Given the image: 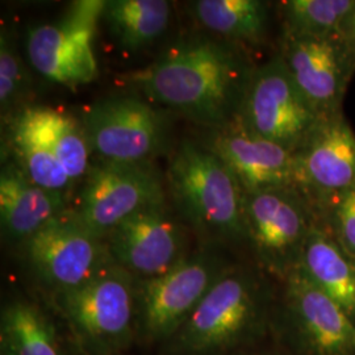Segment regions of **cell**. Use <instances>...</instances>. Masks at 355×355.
<instances>
[{
	"label": "cell",
	"mask_w": 355,
	"mask_h": 355,
	"mask_svg": "<svg viewBox=\"0 0 355 355\" xmlns=\"http://www.w3.org/2000/svg\"><path fill=\"white\" fill-rule=\"evenodd\" d=\"M254 67L241 48L209 38L178 44L124 80L204 127L233 123Z\"/></svg>",
	"instance_id": "1"
},
{
	"label": "cell",
	"mask_w": 355,
	"mask_h": 355,
	"mask_svg": "<svg viewBox=\"0 0 355 355\" xmlns=\"http://www.w3.org/2000/svg\"><path fill=\"white\" fill-rule=\"evenodd\" d=\"M167 184L182 215L204 239L248 242L245 192L209 149L184 141L168 166Z\"/></svg>",
	"instance_id": "2"
},
{
	"label": "cell",
	"mask_w": 355,
	"mask_h": 355,
	"mask_svg": "<svg viewBox=\"0 0 355 355\" xmlns=\"http://www.w3.org/2000/svg\"><path fill=\"white\" fill-rule=\"evenodd\" d=\"M266 306L267 290L255 272L227 268L170 340L173 354L227 353L259 333Z\"/></svg>",
	"instance_id": "3"
},
{
	"label": "cell",
	"mask_w": 355,
	"mask_h": 355,
	"mask_svg": "<svg viewBox=\"0 0 355 355\" xmlns=\"http://www.w3.org/2000/svg\"><path fill=\"white\" fill-rule=\"evenodd\" d=\"M110 263L89 282L57 296L69 328L89 355H111L137 333V283Z\"/></svg>",
	"instance_id": "4"
},
{
	"label": "cell",
	"mask_w": 355,
	"mask_h": 355,
	"mask_svg": "<svg viewBox=\"0 0 355 355\" xmlns=\"http://www.w3.org/2000/svg\"><path fill=\"white\" fill-rule=\"evenodd\" d=\"M318 220L316 205L297 187L245 193L248 242L259 265L283 282L299 267Z\"/></svg>",
	"instance_id": "5"
},
{
	"label": "cell",
	"mask_w": 355,
	"mask_h": 355,
	"mask_svg": "<svg viewBox=\"0 0 355 355\" xmlns=\"http://www.w3.org/2000/svg\"><path fill=\"white\" fill-rule=\"evenodd\" d=\"M236 120L255 136L297 153L324 119L296 86L278 53L254 67Z\"/></svg>",
	"instance_id": "6"
},
{
	"label": "cell",
	"mask_w": 355,
	"mask_h": 355,
	"mask_svg": "<svg viewBox=\"0 0 355 355\" xmlns=\"http://www.w3.org/2000/svg\"><path fill=\"white\" fill-rule=\"evenodd\" d=\"M225 270L216 257L200 253L142 279L137 284V333L150 343L170 341Z\"/></svg>",
	"instance_id": "7"
},
{
	"label": "cell",
	"mask_w": 355,
	"mask_h": 355,
	"mask_svg": "<svg viewBox=\"0 0 355 355\" xmlns=\"http://www.w3.org/2000/svg\"><path fill=\"white\" fill-rule=\"evenodd\" d=\"M20 246L32 272L57 296L80 287L114 262L105 241L83 227L73 211L51 220Z\"/></svg>",
	"instance_id": "8"
},
{
	"label": "cell",
	"mask_w": 355,
	"mask_h": 355,
	"mask_svg": "<svg viewBox=\"0 0 355 355\" xmlns=\"http://www.w3.org/2000/svg\"><path fill=\"white\" fill-rule=\"evenodd\" d=\"M161 202H165L162 180L149 164L103 162L86 175L73 214L104 240L129 216Z\"/></svg>",
	"instance_id": "9"
},
{
	"label": "cell",
	"mask_w": 355,
	"mask_h": 355,
	"mask_svg": "<svg viewBox=\"0 0 355 355\" xmlns=\"http://www.w3.org/2000/svg\"><path fill=\"white\" fill-rule=\"evenodd\" d=\"M104 6L105 1H79L60 23L29 29L28 57L41 76L67 87L87 85L96 78L92 36Z\"/></svg>",
	"instance_id": "10"
},
{
	"label": "cell",
	"mask_w": 355,
	"mask_h": 355,
	"mask_svg": "<svg viewBox=\"0 0 355 355\" xmlns=\"http://www.w3.org/2000/svg\"><path fill=\"white\" fill-rule=\"evenodd\" d=\"M91 150L103 162L148 164L165 141V119L149 103L116 96L95 103L83 114Z\"/></svg>",
	"instance_id": "11"
},
{
	"label": "cell",
	"mask_w": 355,
	"mask_h": 355,
	"mask_svg": "<svg viewBox=\"0 0 355 355\" xmlns=\"http://www.w3.org/2000/svg\"><path fill=\"white\" fill-rule=\"evenodd\" d=\"M111 259L133 277L149 279L186 258V228L165 207L153 204L129 216L104 239Z\"/></svg>",
	"instance_id": "12"
},
{
	"label": "cell",
	"mask_w": 355,
	"mask_h": 355,
	"mask_svg": "<svg viewBox=\"0 0 355 355\" xmlns=\"http://www.w3.org/2000/svg\"><path fill=\"white\" fill-rule=\"evenodd\" d=\"M279 54L293 82L322 119L343 112L346 89L355 74V54L340 35L282 38Z\"/></svg>",
	"instance_id": "13"
},
{
	"label": "cell",
	"mask_w": 355,
	"mask_h": 355,
	"mask_svg": "<svg viewBox=\"0 0 355 355\" xmlns=\"http://www.w3.org/2000/svg\"><path fill=\"white\" fill-rule=\"evenodd\" d=\"M296 155L297 189L316 209L355 184V133L343 112L324 119Z\"/></svg>",
	"instance_id": "14"
},
{
	"label": "cell",
	"mask_w": 355,
	"mask_h": 355,
	"mask_svg": "<svg viewBox=\"0 0 355 355\" xmlns=\"http://www.w3.org/2000/svg\"><path fill=\"white\" fill-rule=\"evenodd\" d=\"M207 149L225 164L245 193L297 187L295 153L248 132L237 120L216 129Z\"/></svg>",
	"instance_id": "15"
},
{
	"label": "cell",
	"mask_w": 355,
	"mask_h": 355,
	"mask_svg": "<svg viewBox=\"0 0 355 355\" xmlns=\"http://www.w3.org/2000/svg\"><path fill=\"white\" fill-rule=\"evenodd\" d=\"M286 302L309 355H355V322L296 268L284 280Z\"/></svg>",
	"instance_id": "16"
},
{
	"label": "cell",
	"mask_w": 355,
	"mask_h": 355,
	"mask_svg": "<svg viewBox=\"0 0 355 355\" xmlns=\"http://www.w3.org/2000/svg\"><path fill=\"white\" fill-rule=\"evenodd\" d=\"M66 211L62 192L40 187L17 165L1 170L0 221L8 240L23 243Z\"/></svg>",
	"instance_id": "17"
},
{
	"label": "cell",
	"mask_w": 355,
	"mask_h": 355,
	"mask_svg": "<svg viewBox=\"0 0 355 355\" xmlns=\"http://www.w3.org/2000/svg\"><path fill=\"white\" fill-rule=\"evenodd\" d=\"M297 268L355 322V261L320 217L306 239Z\"/></svg>",
	"instance_id": "18"
},
{
	"label": "cell",
	"mask_w": 355,
	"mask_h": 355,
	"mask_svg": "<svg viewBox=\"0 0 355 355\" xmlns=\"http://www.w3.org/2000/svg\"><path fill=\"white\" fill-rule=\"evenodd\" d=\"M192 10L204 28L239 48L261 45L266 38L270 13L265 1L199 0Z\"/></svg>",
	"instance_id": "19"
},
{
	"label": "cell",
	"mask_w": 355,
	"mask_h": 355,
	"mask_svg": "<svg viewBox=\"0 0 355 355\" xmlns=\"http://www.w3.org/2000/svg\"><path fill=\"white\" fill-rule=\"evenodd\" d=\"M102 16L120 46L139 51L167 29L170 4L165 0H111L105 1Z\"/></svg>",
	"instance_id": "20"
},
{
	"label": "cell",
	"mask_w": 355,
	"mask_h": 355,
	"mask_svg": "<svg viewBox=\"0 0 355 355\" xmlns=\"http://www.w3.org/2000/svg\"><path fill=\"white\" fill-rule=\"evenodd\" d=\"M1 355H62L51 321L26 300H13L1 311Z\"/></svg>",
	"instance_id": "21"
},
{
	"label": "cell",
	"mask_w": 355,
	"mask_h": 355,
	"mask_svg": "<svg viewBox=\"0 0 355 355\" xmlns=\"http://www.w3.org/2000/svg\"><path fill=\"white\" fill-rule=\"evenodd\" d=\"M11 142L17 166L40 187L64 193L73 183L41 133L28 107L13 121Z\"/></svg>",
	"instance_id": "22"
},
{
	"label": "cell",
	"mask_w": 355,
	"mask_h": 355,
	"mask_svg": "<svg viewBox=\"0 0 355 355\" xmlns=\"http://www.w3.org/2000/svg\"><path fill=\"white\" fill-rule=\"evenodd\" d=\"M67 177L74 182L89 174V146L83 125L49 107H28Z\"/></svg>",
	"instance_id": "23"
},
{
	"label": "cell",
	"mask_w": 355,
	"mask_h": 355,
	"mask_svg": "<svg viewBox=\"0 0 355 355\" xmlns=\"http://www.w3.org/2000/svg\"><path fill=\"white\" fill-rule=\"evenodd\" d=\"M355 0H286L280 1L282 38H324L340 35L354 8Z\"/></svg>",
	"instance_id": "24"
},
{
	"label": "cell",
	"mask_w": 355,
	"mask_h": 355,
	"mask_svg": "<svg viewBox=\"0 0 355 355\" xmlns=\"http://www.w3.org/2000/svg\"><path fill=\"white\" fill-rule=\"evenodd\" d=\"M318 212L336 241L355 261V184L331 196Z\"/></svg>",
	"instance_id": "25"
},
{
	"label": "cell",
	"mask_w": 355,
	"mask_h": 355,
	"mask_svg": "<svg viewBox=\"0 0 355 355\" xmlns=\"http://www.w3.org/2000/svg\"><path fill=\"white\" fill-rule=\"evenodd\" d=\"M26 86L23 62L10 36L1 31L0 38V105L1 112H8L17 103Z\"/></svg>",
	"instance_id": "26"
},
{
	"label": "cell",
	"mask_w": 355,
	"mask_h": 355,
	"mask_svg": "<svg viewBox=\"0 0 355 355\" xmlns=\"http://www.w3.org/2000/svg\"><path fill=\"white\" fill-rule=\"evenodd\" d=\"M340 36L355 54V6L352 12L347 15V17L343 21Z\"/></svg>",
	"instance_id": "27"
}]
</instances>
